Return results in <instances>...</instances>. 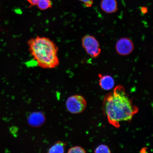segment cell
I'll list each match as a JSON object with an SVG mask.
<instances>
[{
  "label": "cell",
  "mask_w": 153,
  "mask_h": 153,
  "mask_svg": "<svg viewBox=\"0 0 153 153\" xmlns=\"http://www.w3.org/2000/svg\"><path fill=\"white\" fill-rule=\"evenodd\" d=\"M102 110L109 123L116 128L120 127V122H131L139 112L138 107L133 104L125 88L121 85L117 86L105 96Z\"/></svg>",
  "instance_id": "obj_1"
},
{
  "label": "cell",
  "mask_w": 153,
  "mask_h": 153,
  "mask_svg": "<svg viewBox=\"0 0 153 153\" xmlns=\"http://www.w3.org/2000/svg\"><path fill=\"white\" fill-rule=\"evenodd\" d=\"M27 44L29 51L38 66L49 69L59 66V49L52 40L37 36L29 40Z\"/></svg>",
  "instance_id": "obj_2"
},
{
  "label": "cell",
  "mask_w": 153,
  "mask_h": 153,
  "mask_svg": "<svg viewBox=\"0 0 153 153\" xmlns=\"http://www.w3.org/2000/svg\"><path fill=\"white\" fill-rule=\"evenodd\" d=\"M87 106L85 99L79 95H74L69 97L66 101V108L72 114L81 113L85 110Z\"/></svg>",
  "instance_id": "obj_3"
},
{
  "label": "cell",
  "mask_w": 153,
  "mask_h": 153,
  "mask_svg": "<svg viewBox=\"0 0 153 153\" xmlns=\"http://www.w3.org/2000/svg\"><path fill=\"white\" fill-rule=\"evenodd\" d=\"M82 43L88 54L94 58L99 56L101 52L100 44L94 36L88 34L84 36L82 38Z\"/></svg>",
  "instance_id": "obj_4"
},
{
  "label": "cell",
  "mask_w": 153,
  "mask_h": 153,
  "mask_svg": "<svg viewBox=\"0 0 153 153\" xmlns=\"http://www.w3.org/2000/svg\"><path fill=\"white\" fill-rule=\"evenodd\" d=\"M134 49L133 42L128 38H122L118 40L116 45V52L122 56H126L132 52Z\"/></svg>",
  "instance_id": "obj_5"
},
{
  "label": "cell",
  "mask_w": 153,
  "mask_h": 153,
  "mask_svg": "<svg viewBox=\"0 0 153 153\" xmlns=\"http://www.w3.org/2000/svg\"><path fill=\"white\" fill-rule=\"evenodd\" d=\"M45 121V116L41 112L32 113L29 116L28 122L32 127H38L42 125Z\"/></svg>",
  "instance_id": "obj_6"
},
{
  "label": "cell",
  "mask_w": 153,
  "mask_h": 153,
  "mask_svg": "<svg viewBox=\"0 0 153 153\" xmlns=\"http://www.w3.org/2000/svg\"><path fill=\"white\" fill-rule=\"evenodd\" d=\"M100 6L103 11L108 14L115 13L118 10L116 0H102Z\"/></svg>",
  "instance_id": "obj_7"
},
{
  "label": "cell",
  "mask_w": 153,
  "mask_h": 153,
  "mask_svg": "<svg viewBox=\"0 0 153 153\" xmlns=\"http://www.w3.org/2000/svg\"><path fill=\"white\" fill-rule=\"evenodd\" d=\"M99 81V85L104 90L110 91L114 88V78L109 75L100 76Z\"/></svg>",
  "instance_id": "obj_8"
},
{
  "label": "cell",
  "mask_w": 153,
  "mask_h": 153,
  "mask_svg": "<svg viewBox=\"0 0 153 153\" xmlns=\"http://www.w3.org/2000/svg\"><path fill=\"white\" fill-rule=\"evenodd\" d=\"M31 6H37L38 8L41 10L51 8L52 4L51 0H27Z\"/></svg>",
  "instance_id": "obj_9"
},
{
  "label": "cell",
  "mask_w": 153,
  "mask_h": 153,
  "mask_svg": "<svg viewBox=\"0 0 153 153\" xmlns=\"http://www.w3.org/2000/svg\"><path fill=\"white\" fill-rule=\"evenodd\" d=\"M66 145V143L63 141H57L48 149L47 152L64 153Z\"/></svg>",
  "instance_id": "obj_10"
},
{
  "label": "cell",
  "mask_w": 153,
  "mask_h": 153,
  "mask_svg": "<svg viewBox=\"0 0 153 153\" xmlns=\"http://www.w3.org/2000/svg\"><path fill=\"white\" fill-rule=\"evenodd\" d=\"M94 152L97 153H110L111 152L110 149L108 146L104 144H101L99 145V146L95 149Z\"/></svg>",
  "instance_id": "obj_11"
},
{
  "label": "cell",
  "mask_w": 153,
  "mask_h": 153,
  "mask_svg": "<svg viewBox=\"0 0 153 153\" xmlns=\"http://www.w3.org/2000/svg\"><path fill=\"white\" fill-rule=\"evenodd\" d=\"M68 153H86V150L82 147L76 146L72 147L69 149Z\"/></svg>",
  "instance_id": "obj_12"
},
{
  "label": "cell",
  "mask_w": 153,
  "mask_h": 153,
  "mask_svg": "<svg viewBox=\"0 0 153 153\" xmlns=\"http://www.w3.org/2000/svg\"><path fill=\"white\" fill-rule=\"evenodd\" d=\"M85 4V6L87 7H91L93 4V0H79Z\"/></svg>",
  "instance_id": "obj_13"
},
{
  "label": "cell",
  "mask_w": 153,
  "mask_h": 153,
  "mask_svg": "<svg viewBox=\"0 0 153 153\" xmlns=\"http://www.w3.org/2000/svg\"><path fill=\"white\" fill-rule=\"evenodd\" d=\"M141 11L143 14H145L148 12V9L146 7H141Z\"/></svg>",
  "instance_id": "obj_14"
}]
</instances>
